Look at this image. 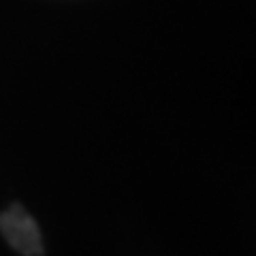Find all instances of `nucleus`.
<instances>
[{
	"instance_id": "nucleus-1",
	"label": "nucleus",
	"mask_w": 256,
	"mask_h": 256,
	"mask_svg": "<svg viewBox=\"0 0 256 256\" xmlns=\"http://www.w3.org/2000/svg\"><path fill=\"white\" fill-rule=\"evenodd\" d=\"M0 230L4 239L24 256H38L43 252L41 233L32 216L20 205L0 214Z\"/></svg>"
}]
</instances>
